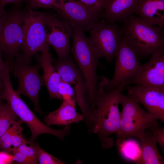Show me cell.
<instances>
[{"label": "cell", "instance_id": "6da1fadb", "mask_svg": "<svg viewBox=\"0 0 164 164\" xmlns=\"http://www.w3.org/2000/svg\"><path fill=\"white\" fill-rule=\"evenodd\" d=\"M127 85V81L123 82L109 91L98 87L94 107L86 125L89 133L97 135L103 149H108L113 146L114 140L110 136L113 134L117 136L118 133L119 96Z\"/></svg>", "mask_w": 164, "mask_h": 164}, {"label": "cell", "instance_id": "7a4b0ae2", "mask_svg": "<svg viewBox=\"0 0 164 164\" xmlns=\"http://www.w3.org/2000/svg\"><path fill=\"white\" fill-rule=\"evenodd\" d=\"M123 36L138 58H146L164 44L163 27L149 24L134 14L120 27Z\"/></svg>", "mask_w": 164, "mask_h": 164}, {"label": "cell", "instance_id": "3957f363", "mask_svg": "<svg viewBox=\"0 0 164 164\" xmlns=\"http://www.w3.org/2000/svg\"><path fill=\"white\" fill-rule=\"evenodd\" d=\"M71 37V51L85 82L92 111L97 95L98 79L97 70L101 57L83 32L73 29Z\"/></svg>", "mask_w": 164, "mask_h": 164}, {"label": "cell", "instance_id": "277c9868", "mask_svg": "<svg viewBox=\"0 0 164 164\" xmlns=\"http://www.w3.org/2000/svg\"><path fill=\"white\" fill-rule=\"evenodd\" d=\"M2 89L0 93V98L5 100L7 104L23 122L29 127L31 133L29 141L33 142L42 134H49L56 136L61 140L70 133L69 126L60 129H54L41 121L29 108L13 88L10 75L2 76Z\"/></svg>", "mask_w": 164, "mask_h": 164}, {"label": "cell", "instance_id": "5b68a950", "mask_svg": "<svg viewBox=\"0 0 164 164\" xmlns=\"http://www.w3.org/2000/svg\"><path fill=\"white\" fill-rule=\"evenodd\" d=\"M119 103L121 105L122 110L120 112L119 130L115 142L117 146L128 138L139 139L146 129L150 130L159 126L157 119L144 111L128 94H120Z\"/></svg>", "mask_w": 164, "mask_h": 164}, {"label": "cell", "instance_id": "8992f818", "mask_svg": "<svg viewBox=\"0 0 164 164\" xmlns=\"http://www.w3.org/2000/svg\"><path fill=\"white\" fill-rule=\"evenodd\" d=\"M1 18L0 47L5 53V62L10 67L19 55L24 39V11L15 5Z\"/></svg>", "mask_w": 164, "mask_h": 164}, {"label": "cell", "instance_id": "52a82bcc", "mask_svg": "<svg viewBox=\"0 0 164 164\" xmlns=\"http://www.w3.org/2000/svg\"><path fill=\"white\" fill-rule=\"evenodd\" d=\"M24 12L23 41L20 53L15 59L30 64L32 56L48 44L46 40L45 14L33 11L29 7Z\"/></svg>", "mask_w": 164, "mask_h": 164}, {"label": "cell", "instance_id": "ba28073f", "mask_svg": "<svg viewBox=\"0 0 164 164\" xmlns=\"http://www.w3.org/2000/svg\"><path fill=\"white\" fill-rule=\"evenodd\" d=\"M115 57L113 77L109 80L105 77H102L98 84V87L106 91H111L121 83L134 78L139 71L142 65L123 36Z\"/></svg>", "mask_w": 164, "mask_h": 164}, {"label": "cell", "instance_id": "9c48e42d", "mask_svg": "<svg viewBox=\"0 0 164 164\" xmlns=\"http://www.w3.org/2000/svg\"><path fill=\"white\" fill-rule=\"evenodd\" d=\"M54 66L61 80L73 87L76 103L84 117V121L86 125L91 110L87 86L82 75L69 55L65 58H58Z\"/></svg>", "mask_w": 164, "mask_h": 164}, {"label": "cell", "instance_id": "30bf717a", "mask_svg": "<svg viewBox=\"0 0 164 164\" xmlns=\"http://www.w3.org/2000/svg\"><path fill=\"white\" fill-rule=\"evenodd\" d=\"M41 68L38 63L30 65L17 59L15 60L9 67L10 71L18 81V87L15 91L16 93L19 95H23L28 97L34 105V110L41 114L38 95L44 83L42 76L39 73Z\"/></svg>", "mask_w": 164, "mask_h": 164}, {"label": "cell", "instance_id": "8fae6325", "mask_svg": "<svg viewBox=\"0 0 164 164\" xmlns=\"http://www.w3.org/2000/svg\"><path fill=\"white\" fill-rule=\"evenodd\" d=\"M91 42L100 55L111 63L117 55L123 37L121 29L116 23H109L99 20L89 31Z\"/></svg>", "mask_w": 164, "mask_h": 164}, {"label": "cell", "instance_id": "7c38bea8", "mask_svg": "<svg viewBox=\"0 0 164 164\" xmlns=\"http://www.w3.org/2000/svg\"><path fill=\"white\" fill-rule=\"evenodd\" d=\"M56 10L73 29L89 31L100 20V16L89 8L75 0H59Z\"/></svg>", "mask_w": 164, "mask_h": 164}, {"label": "cell", "instance_id": "4fadbf2b", "mask_svg": "<svg viewBox=\"0 0 164 164\" xmlns=\"http://www.w3.org/2000/svg\"><path fill=\"white\" fill-rule=\"evenodd\" d=\"M46 40L54 49L59 58L67 57L70 50V39L73 28L57 15L45 14Z\"/></svg>", "mask_w": 164, "mask_h": 164}, {"label": "cell", "instance_id": "5bb4252c", "mask_svg": "<svg viewBox=\"0 0 164 164\" xmlns=\"http://www.w3.org/2000/svg\"><path fill=\"white\" fill-rule=\"evenodd\" d=\"M151 55L149 61L142 65L137 75L127 81L128 85L141 84L164 90V44Z\"/></svg>", "mask_w": 164, "mask_h": 164}, {"label": "cell", "instance_id": "9a60e30c", "mask_svg": "<svg viewBox=\"0 0 164 164\" xmlns=\"http://www.w3.org/2000/svg\"><path fill=\"white\" fill-rule=\"evenodd\" d=\"M135 86L127 85L128 94L138 104L142 105L148 112L158 120L164 121V90L141 84Z\"/></svg>", "mask_w": 164, "mask_h": 164}, {"label": "cell", "instance_id": "2e32d148", "mask_svg": "<svg viewBox=\"0 0 164 164\" xmlns=\"http://www.w3.org/2000/svg\"><path fill=\"white\" fill-rule=\"evenodd\" d=\"M41 54L36 53L35 58L43 70L42 76L50 97L51 100L56 99L60 101L62 99L58 92V87L61 80L60 76L54 65L50 52L49 44L40 52Z\"/></svg>", "mask_w": 164, "mask_h": 164}, {"label": "cell", "instance_id": "e0dca14e", "mask_svg": "<svg viewBox=\"0 0 164 164\" xmlns=\"http://www.w3.org/2000/svg\"><path fill=\"white\" fill-rule=\"evenodd\" d=\"M141 0H108L100 18L109 23L124 22L134 13Z\"/></svg>", "mask_w": 164, "mask_h": 164}, {"label": "cell", "instance_id": "ac0fdd59", "mask_svg": "<svg viewBox=\"0 0 164 164\" xmlns=\"http://www.w3.org/2000/svg\"><path fill=\"white\" fill-rule=\"evenodd\" d=\"M62 101L57 109L45 117L44 121L46 124L49 126L52 125L65 126L84 121L83 115L76 111L75 99Z\"/></svg>", "mask_w": 164, "mask_h": 164}, {"label": "cell", "instance_id": "d6986e66", "mask_svg": "<svg viewBox=\"0 0 164 164\" xmlns=\"http://www.w3.org/2000/svg\"><path fill=\"white\" fill-rule=\"evenodd\" d=\"M151 25L164 26V0H141L133 14Z\"/></svg>", "mask_w": 164, "mask_h": 164}, {"label": "cell", "instance_id": "ffe728a7", "mask_svg": "<svg viewBox=\"0 0 164 164\" xmlns=\"http://www.w3.org/2000/svg\"><path fill=\"white\" fill-rule=\"evenodd\" d=\"M141 142V164H163L164 159L158 149L157 142L152 133L146 132L139 139Z\"/></svg>", "mask_w": 164, "mask_h": 164}, {"label": "cell", "instance_id": "44dd1931", "mask_svg": "<svg viewBox=\"0 0 164 164\" xmlns=\"http://www.w3.org/2000/svg\"><path fill=\"white\" fill-rule=\"evenodd\" d=\"M22 123L20 119L14 121L0 137V149L10 152L12 149L27 141L22 134L23 128L21 125Z\"/></svg>", "mask_w": 164, "mask_h": 164}, {"label": "cell", "instance_id": "7402d4cb", "mask_svg": "<svg viewBox=\"0 0 164 164\" xmlns=\"http://www.w3.org/2000/svg\"><path fill=\"white\" fill-rule=\"evenodd\" d=\"M117 146L119 153L124 159L136 164H141V146L136 141L125 139Z\"/></svg>", "mask_w": 164, "mask_h": 164}, {"label": "cell", "instance_id": "603a6c76", "mask_svg": "<svg viewBox=\"0 0 164 164\" xmlns=\"http://www.w3.org/2000/svg\"><path fill=\"white\" fill-rule=\"evenodd\" d=\"M18 117L7 103L0 105V137Z\"/></svg>", "mask_w": 164, "mask_h": 164}, {"label": "cell", "instance_id": "cb8c5ba5", "mask_svg": "<svg viewBox=\"0 0 164 164\" xmlns=\"http://www.w3.org/2000/svg\"><path fill=\"white\" fill-rule=\"evenodd\" d=\"M36 145L33 141H27L18 147L15 148L26 156L30 160L31 164H38Z\"/></svg>", "mask_w": 164, "mask_h": 164}, {"label": "cell", "instance_id": "d4e9b609", "mask_svg": "<svg viewBox=\"0 0 164 164\" xmlns=\"http://www.w3.org/2000/svg\"><path fill=\"white\" fill-rule=\"evenodd\" d=\"M38 162L40 164H65V162L47 152L39 145H36Z\"/></svg>", "mask_w": 164, "mask_h": 164}, {"label": "cell", "instance_id": "484cf974", "mask_svg": "<svg viewBox=\"0 0 164 164\" xmlns=\"http://www.w3.org/2000/svg\"><path fill=\"white\" fill-rule=\"evenodd\" d=\"M82 4L94 12L100 17L103 12L108 0H75Z\"/></svg>", "mask_w": 164, "mask_h": 164}, {"label": "cell", "instance_id": "4316f807", "mask_svg": "<svg viewBox=\"0 0 164 164\" xmlns=\"http://www.w3.org/2000/svg\"><path fill=\"white\" fill-rule=\"evenodd\" d=\"M58 92L62 101L75 100V92L73 87L66 82L61 80L58 86Z\"/></svg>", "mask_w": 164, "mask_h": 164}, {"label": "cell", "instance_id": "83f0119b", "mask_svg": "<svg viewBox=\"0 0 164 164\" xmlns=\"http://www.w3.org/2000/svg\"><path fill=\"white\" fill-rule=\"evenodd\" d=\"M29 6L31 8L36 9L45 8L56 10L59 5V0H26Z\"/></svg>", "mask_w": 164, "mask_h": 164}, {"label": "cell", "instance_id": "f1b7e54d", "mask_svg": "<svg viewBox=\"0 0 164 164\" xmlns=\"http://www.w3.org/2000/svg\"><path fill=\"white\" fill-rule=\"evenodd\" d=\"M152 134L159 144L162 151L164 152V128L159 126L151 129Z\"/></svg>", "mask_w": 164, "mask_h": 164}, {"label": "cell", "instance_id": "f546056e", "mask_svg": "<svg viewBox=\"0 0 164 164\" xmlns=\"http://www.w3.org/2000/svg\"><path fill=\"white\" fill-rule=\"evenodd\" d=\"M10 152L12 153L14 158V161L18 164H31L29 159L22 153L17 150L15 148H12Z\"/></svg>", "mask_w": 164, "mask_h": 164}, {"label": "cell", "instance_id": "4dcf8cb0", "mask_svg": "<svg viewBox=\"0 0 164 164\" xmlns=\"http://www.w3.org/2000/svg\"><path fill=\"white\" fill-rule=\"evenodd\" d=\"M9 152L5 150L0 151V164H12L14 161L13 155Z\"/></svg>", "mask_w": 164, "mask_h": 164}, {"label": "cell", "instance_id": "1f68e13d", "mask_svg": "<svg viewBox=\"0 0 164 164\" xmlns=\"http://www.w3.org/2000/svg\"><path fill=\"white\" fill-rule=\"evenodd\" d=\"M26 0H0V11L7 4L12 3L15 5H20Z\"/></svg>", "mask_w": 164, "mask_h": 164}, {"label": "cell", "instance_id": "d6a6232c", "mask_svg": "<svg viewBox=\"0 0 164 164\" xmlns=\"http://www.w3.org/2000/svg\"><path fill=\"white\" fill-rule=\"evenodd\" d=\"M3 52L2 50L0 47V70H3L6 64L5 62L3 61L2 57V53Z\"/></svg>", "mask_w": 164, "mask_h": 164}, {"label": "cell", "instance_id": "836d02e7", "mask_svg": "<svg viewBox=\"0 0 164 164\" xmlns=\"http://www.w3.org/2000/svg\"><path fill=\"white\" fill-rule=\"evenodd\" d=\"M2 70H0V93L1 92L3 88V83L2 79Z\"/></svg>", "mask_w": 164, "mask_h": 164}, {"label": "cell", "instance_id": "e575fe53", "mask_svg": "<svg viewBox=\"0 0 164 164\" xmlns=\"http://www.w3.org/2000/svg\"><path fill=\"white\" fill-rule=\"evenodd\" d=\"M4 11L2 10V11H0V32L1 29V18L2 15L4 12Z\"/></svg>", "mask_w": 164, "mask_h": 164}, {"label": "cell", "instance_id": "d590c367", "mask_svg": "<svg viewBox=\"0 0 164 164\" xmlns=\"http://www.w3.org/2000/svg\"><path fill=\"white\" fill-rule=\"evenodd\" d=\"M1 99L0 98V105L1 104V100H0Z\"/></svg>", "mask_w": 164, "mask_h": 164}]
</instances>
